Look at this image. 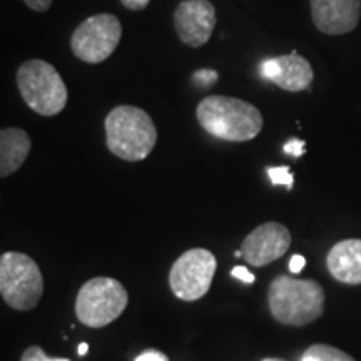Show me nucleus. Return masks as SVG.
<instances>
[{
    "label": "nucleus",
    "instance_id": "nucleus-1",
    "mask_svg": "<svg viewBox=\"0 0 361 361\" xmlns=\"http://www.w3.org/2000/svg\"><path fill=\"white\" fill-rule=\"evenodd\" d=\"M196 117L207 134L229 142L251 141L263 129L258 107L236 97L207 96L197 106Z\"/></svg>",
    "mask_w": 361,
    "mask_h": 361
},
{
    "label": "nucleus",
    "instance_id": "nucleus-2",
    "mask_svg": "<svg viewBox=\"0 0 361 361\" xmlns=\"http://www.w3.org/2000/svg\"><path fill=\"white\" fill-rule=\"evenodd\" d=\"M104 128L107 149L123 161H144L157 142L154 121L141 107H114L104 121Z\"/></svg>",
    "mask_w": 361,
    "mask_h": 361
},
{
    "label": "nucleus",
    "instance_id": "nucleus-3",
    "mask_svg": "<svg viewBox=\"0 0 361 361\" xmlns=\"http://www.w3.org/2000/svg\"><path fill=\"white\" fill-rule=\"evenodd\" d=\"M268 303L273 318L288 326H305L324 311V291L313 279L278 276L269 284Z\"/></svg>",
    "mask_w": 361,
    "mask_h": 361
},
{
    "label": "nucleus",
    "instance_id": "nucleus-4",
    "mask_svg": "<svg viewBox=\"0 0 361 361\" xmlns=\"http://www.w3.org/2000/svg\"><path fill=\"white\" fill-rule=\"evenodd\" d=\"M17 87L27 106L40 116L52 117L67 106L64 79L49 62L32 59L17 69Z\"/></svg>",
    "mask_w": 361,
    "mask_h": 361
},
{
    "label": "nucleus",
    "instance_id": "nucleus-5",
    "mask_svg": "<svg viewBox=\"0 0 361 361\" xmlns=\"http://www.w3.org/2000/svg\"><path fill=\"white\" fill-rule=\"evenodd\" d=\"M0 295L17 311H29L39 305L44 295V276L30 256L16 251L0 256Z\"/></svg>",
    "mask_w": 361,
    "mask_h": 361
},
{
    "label": "nucleus",
    "instance_id": "nucleus-6",
    "mask_svg": "<svg viewBox=\"0 0 361 361\" xmlns=\"http://www.w3.org/2000/svg\"><path fill=\"white\" fill-rule=\"evenodd\" d=\"M129 295L123 283L99 276L84 283L75 300V314L89 328H104L116 322L128 308Z\"/></svg>",
    "mask_w": 361,
    "mask_h": 361
},
{
    "label": "nucleus",
    "instance_id": "nucleus-7",
    "mask_svg": "<svg viewBox=\"0 0 361 361\" xmlns=\"http://www.w3.org/2000/svg\"><path fill=\"white\" fill-rule=\"evenodd\" d=\"M123 37L121 20L112 13H96L85 19L71 37L74 56L85 64H101L109 59Z\"/></svg>",
    "mask_w": 361,
    "mask_h": 361
},
{
    "label": "nucleus",
    "instance_id": "nucleus-8",
    "mask_svg": "<svg viewBox=\"0 0 361 361\" xmlns=\"http://www.w3.org/2000/svg\"><path fill=\"white\" fill-rule=\"evenodd\" d=\"M218 261L211 251L194 247L179 256L169 271V286L179 300L197 301L207 295Z\"/></svg>",
    "mask_w": 361,
    "mask_h": 361
},
{
    "label": "nucleus",
    "instance_id": "nucleus-9",
    "mask_svg": "<svg viewBox=\"0 0 361 361\" xmlns=\"http://www.w3.org/2000/svg\"><path fill=\"white\" fill-rule=\"evenodd\" d=\"M216 8L209 0H184L174 11V29L180 42L201 47L213 35Z\"/></svg>",
    "mask_w": 361,
    "mask_h": 361
},
{
    "label": "nucleus",
    "instance_id": "nucleus-10",
    "mask_svg": "<svg viewBox=\"0 0 361 361\" xmlns=\"http://www.w3.org/2000/svg\"><path fill=\"white\" fill-rule=\"evenodd\" d=\"M291 246V233L281 223L259 224L247 234L241 245V251L247 264L263 268L286 255Z\"/></svg>",
    "mask_w": 361,
    "mask_h": 361
},
{
    "label": "nucleus",
    "instance_id": "nucleus-11",
    "mask_svg": "<svg viewBox=\"0 0 361 361\" xmlns=\"http://www.w3.org/2000/svg\"><path fill=\"white\" fill-rule=\"evenodd\" d=\"M259 71L266 80L276 84L278 87L288 92H301V90L310 89L314 79L313 67L305 57L298 56L296 51L288 56L264 59Z\"/></svg>",
    "mask_w": 361,
    "mask_h": 361
},
{
    "label": "nucleus",
    "instance_id": "nucleus-12",
    "mask_svg": "<svg viewBox=\"0 0 361 361\" xmlns=\"http://www.w3.org/2000/svg\"><path fill=\"white\" fill-rule=\"evenodd\" d=\"M311 19L319 32L343 35L356 29L361 16V0H310Z\"/></svg>",
    "mask_w": 361,
    "mask_h": 361
},
{
    "label": "nucleus",
    "instance_id": "nucleus-13",
    "mask_svg": "<svg viewBox=\"0 0 361 361\" xmlns=\"http://www.w3.org/2000/svg\"><path fill=\"white\" fill-rule=\"evenodd\" d=\"M331 276L346 284H361V239H345L328 252Z\"/></svg>",
    "mask_w": 361,
    "mask_h": 361
},
{
    "label": "nucleus",
    "instance_id": "nucleus-14",
    "mask_svg": "<svg viewBox=\"0 0 361 361\" xmlns=\"http://www.w3.org/2000/svg\"><path fill=\"white\" fill-rule=\"evenodd\" d=\"M30 147L32 142L24 129L7 128L0 130V176L7 178L19 171L29 156Z\"/></svg>",
    "mask_w": 361,
    "mask_h": 361
},
{
    "label": "nucleus",
    "instance_id": "nucleus-15",
    "mask_svg": "<svg viewBox=\"0 0 361 361\" xmlns=\"http://www.w3.org/2000/svg\"><path fill=\"white\" fill-rule=\"evenodd\" d=\"M301 361H356L348 353L329 345H313L303 353Z\"/></svg>",
    "mask_w": 361,
    "mask_h": 361
},
{
    "label": "nucleus",
    "instance_id": "nucleus-16",
    "mask_svg": "<svg viewBox=\"0 0 361 361\" xmlns=\"http://www.w3.org/2000/svg\"><path fill=\"white\" fill-rule=\"evenodd\" d=\"M268 176L271 183L276 184V186H286L288 189L293 188L295 178L288 166H279V168H268Z\"/></svg>",
    "mask_w": 361,
    "mask_h": 361
},
{
    "label": "nucleus",
    "instance_id": "nucleus-17",
    "mask_svg": "<svg viewBox=\"0 0 361 361\" xmlns=\"http://www.w3.org/2000/svg\"><path fill=\"white\" fill-rule=\"evenodd\" d=\"M20 361H71L67 358H51L44 353V350L40 346H29L22 355Z\"/></svg>",
    "mask_w": 361,
    "mask_h": 361
},
{
    "label": "nucleus",
    "instance_id": "nucleus-18",
    "mask_svg": "<svg viewBox=\"0 0 361 361\" xmlns=\"http://www.w3.org/2000/svg\"><path fill=\"white\" fill-rule=\"evenodd\" d=\"M216 79H218V72L211 69H201L194 74V82L202 85V87H207V85L214 84Z\"/></svg>",
    "mask_w": 361,
    "mask_h": 361
},
{
    "label": "nucleus",
    "instance_id": "nucleus-19",
    "mask_svg": "<svg viewBox=\"0 0 361 361\" xmlns=\"http://www.w3.org/2000/svg\"><path fill=\"white\" fill-rule=\"evenodd\" d=\"M305 141H300V139H290L286 144H284V152L291 154L293 157H301L306 152L305 149Z\"/></svg>",
    "mask_w": 361,
    "mask_h": 361
},
{
    "label": "nucleus",
    "instance_id": "nucleus-20",
    "mask_svg": "<svg viewBox=\"0 0 361 361\" xmlns=\"http://www.w3.org/2000/svg\"><path fill=\"white\" fill-rule=\"evenodd\" d=\"M231 274L243 283H247V284L255 283V274L250 273V271H247V268H245V266H234Z\"/></svg>",
    "mask_w": 361,
    "mask_h": 361
},
{
    "label": "nucleus",
    "instance_id": "nucleus-21",
    "mask_svg": "<svg viewBox=\"0 0 361 361\" xmlns=\"http://www.w3.org/2000/svg\"><path fill=\"white\" fill-rule=\"evenodd\" d=\"M135 361H169L168 356L157 350H147L135 358Z\"/></svg>",
    "mask_w": 361,
    "mask_h": 361
},
{
    "label": "nucleus",
    "instance_id": "nucleus-22",
    "mask_svg": "<svg viewBox=\"0 0 361 361\" xmlns=\"http://www.w3.org/2000/svg\"><path fill=\"white\" fill-rule=\"evenodd\" d=\"M24 2L34 12H47L52 6V0H24Z\"/></svg>",
    "mask_w": 361,
    "mask_h": 361
},
{
    "label": "nucleus",
    "instance_id": "nucleus-23",
    "mask_svg": "<svg viewBox=\"0 0 361 361\" xmlns=\"http://www.w3.org/2000/svg\"><path fill=\"white\" fill-rule=\"evenodd\" d=\"M121 2H123V6L126 8H129V11L139 12V11H144V8L149 6L151 0H121Z\"/></svg>",
    "mask_w": 361,
    "mask_h": 361
},
{
    "label": "nucleus",
    "instance_id": "nucleus-24",
    "mask_svg": "<svg viewBox=\"0 0 361 361\" xmlns=\"http://www.w3.org/2000/svg\"><path fill=\"white\" fill-rule=\"evenodd\" d=\"M305 266H306V259L301 255H295L290 261V271L293 274L301 273V271L305 269Z\"/></svg>",
    "mask_w": 361,
    "mask_h": 361
},
{
    "label": "nucleus",
    "instance_id": "nucleus-25",
    "mask_svg": "<svg viewBox=\"0 0 361 361\" xmlns=\"http://www.w3.org/2000/svg\"><path fill=\"white\" fill-rule=\"evenodd\" d=\"M87 351H89V345H87V343H80L79 348H78L79 356H84L85 353H87Z\"/></svg>",
    "mask_w": 361,
    "mask_h": 361
},
{
    "label": "nucleus",
    "instance_id": "nucleus-26",
    "mask_svg": "<svg viewBox=\"0 0 361 361\" xmlns=\"http://www.w3.org/2000/svg\"><path fill=\"white\" fill-rule=\"evenodd\" d=\"M261 361H284V360H279V358H264V360H261Z\"/></svg>",
    "mask_w": 361,
    "mask_h": 361
}]
</instances>
